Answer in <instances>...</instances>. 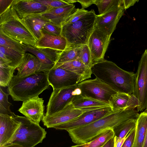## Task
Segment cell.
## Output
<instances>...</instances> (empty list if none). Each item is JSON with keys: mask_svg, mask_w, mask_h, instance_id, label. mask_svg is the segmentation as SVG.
Returning a JSON list of instances; mask_svg holds the SVG:
<instances>
[{"mask_svg": "<svg viewBox=\"0 0 147 147\" xmlns=\"http://www.w3.org/2000/svg\"><path fill=\"white\" fill-rule=\"evenodd\" d=\"M138 112L135 109L115 111L89 124L67 131L74 143H86L108 129H113L129 119H137Z\"/></svg>", "mask_w": 147, "mask_h": 147, "instance_id": "obj_1", "label": "cell"}, {"mask_svg": "<svg viewBox=\"0 0 147 147\" xmlns=\"http://www.w3.org/2000/svg\"><path fill=\"white\" fill-rule=\"evenodd\" d=\"M92 74L117 92H133L136 74L125 71L112 61L105 59L94 64Z\"/></svg>", "mask_w": 147, "mask_h": 147, "instance_id": "obj_2", "label": "cell"}, {"mask_svg": "<svg viewBox=\"0 0 147 147\" xmlns=\"http://www.w3.org/2000/svg\"><path fill=\"white\" fill-rule=\"evenodd\" d=\"M47 71L36 73L22 78L13 77L7 86L8 94L14 101H18L38 96L49 88Z\"/></svg>", "mask_w": 147, "mask_h": 147, "instance_id": "obj_3", "label": "cell"}, {"mask_svg": "<svg viewBox=\"0 0 147 147\" xmlns=\"http://www.w3.org/2000/svg\"><path fill=\"white\" fill-rule=\"evenodd\" d=\"M96 16L94 10L92 9L73 24L62 26V35L66 39L67 45H87L94 28Z\"/></svg>", "mask_w": 147, "mask_h": 147, "instance_id": "obj_4", "label": "cell"}, {"mask_svg": "<svg viewBox=\"0 0 147 147\" xmlns=\"http://www.w3.org/2000/svg\"><path fill=\"white\" fill-rule=\"evenodd\" d=\"M0 30L26 45L36 47L37 40L22 22L11 5L0 15Z\"/></svg>", "mask_w": 147, "mask_h": 147, "instance_id": "obj_5", "label": "cell"}, {"mask_svg": "<svg viewBox=\"0 0 147 147\" xmlns=\"http://www.w3.org/2000/svg\"><path fill=\"white\" fill-rule=\"evenodd\" d=\"M13 116L20 122L21 124L8 144H16L23 147H34L42 142L47 134L45 129L25 117L17 115L15 114Z\"/></svg>", "mask_w": 147, "mask_h": 147, "instance_id": "obj_6", "label": "cell"}, {"mask_svg": "<svg viewBox=\"0 0 147 147\" xmlns=\"http://www.w3.org/2000/svg\"><path fill=\"white\" fill-rule=\"evenodd\" d=\"M80 89L82 94L109 105L111 96L117 92L98 78L86 80L77 85Z\"/></svg>", "mask_w": 147, "mask_h": 147, "instance_id": "obj_7", "label": "cell"}, {"mask_svg": "<svg viewBox=\"0 0 147 147\" xmlns=\"http://www.w3.org/2000/svg\"><path fill=\"white\" fill-rule=\"evenodd\" d=\"M136 82L132 94L138 100V112L147 108V49L139 62Z\"/></svg>", "mask_w": 147, "mask_h": 147, "instance_id": "obj_8", "label": "cell"}, {"mask_svg": "<svg viewBox=\"0 0 147 147\" xmlns=\"http://www.w3.org/2000/svg\"><path fill=\"white\" fill-rule=\"evenodd\" d=\"M102 107L76 109L71 101L62 110L49 115H45L42 121L47 128L55 129L58 126L78 117L86 112Z\"/></svg>", "mask_w": 147, "mask_h": 147, "instance_id": "obj_9", "label": "cell"}, {"mask_svg": "<svg viewBox=\"0 0 147 147\" xmlns=\"http://www.w3.org/2000/svg\"><path fill=\"white\" fill-rule=\"evenodd\" d=\"M47 73L48 81L53 90L77 85L82 82L80 75L60 67H53Z\"/></svg>", "mask_w": 147, "mask_h": 147, "instance_id": "obj_10", "label": "cell"}, {"mask_svg": "<svg viewBox=\"0 0 147 147\" xmlns=\"http://www.w3.org/2000/svg\"><path fill=\"white\" fill-rule=\"evenodd\" d=\"M110 38L94 28L87 44L90 53L92 67L95 64L105 60Z\"/></svg>", "mask_w": 147, "mask_h": 147, "instance_id": "obj_11", "label": "cell"}, {"mask_svg": "<svg viewBox=\"0 0 147 147\" xmlns=\"http://www.w3.org/2000/svg\"><path fill=\"white\" fill-rule=\"evenodd\" d=\"M125 10L122 5L103 14L97 15L94 28L111 37Z\"/></svg>", "mask_w": 147, "mask_h": 147, "instance_id": "obj_12", "label": "cell"}, {"mask_svg": "<svg viewBox=\"0 0 147 147\" xmlns=\"http://www.w3.org/2000/svg\"><path fill=\"white\" fill-rule=\"evenodd\" d=\"M114 111L109 106L84 113L76 118L63 124L56 129L67 130L91 123Z\"/></svg>", "mask_w": 147, "mask_h": 147, "instance_id": "obj_13", "label": "cell"}, {"mask_svg": "<svg viewBox=\"0 0 147 147\" xmlns=\"http://www.w3.org/2000/svg\"><path fill=\"white\" fill-rule=\"evenodd\" d=\"M77 85L53 90L47 106L45 115H51L61 110L70 102L74 96L72 92L77 87Z\"/></svg>", "mask_w": 147, "mask_h": 147, "instance_id": "obj_14", "label": "cell"}, {"mask_svg": "<svg viewBox=\"0 0 147 147\" xmlns=\"http://www.w3.org/2000/svg\"><path fill=\"white\" fill-rule=\"evenodd\" d=\"M44 100L38 96L23 101L18 111L32 121L39 125L45 115Z\"/></svg>", "mask_w": 147, "mask_h": 147, "instance_id": "obj_15", "label": "cell"}, {"mask_svg": "<svg viewBox=\"0 0 147 147\" xmlns=\"http://www.w3.org/2000/svg\"><path fill=\"white\" fill-rule=\"evenodd\" d=\"M14 114H0V147L9 143L20 126V122L14 117Z\"/></svg>", "mask_w": 147, "mask_h": 147, "instance_id": "obj_16", "label": "cell"}, {"mask_svg": "<svg viewBox=\"0 0 147 147\" xmlns=\"http://www.w3.org/2000/svg\"><path fill=\"white\" fill-rule=\"evenodd\" d=\"M16 69L17 74L13 76L16 78H22L36 73L49 70L36 56L28 53H25L22 63Z\"/></svg>", "mask_w": 147, "mask_h": 147, "instance_id": "obj_17", "label": "cell"}, {"mask_svg": "<svg viewBox=\"0 0 147 147\" xmlns=\"http://www.w3.org/2000/svg\"><path fill=\"white\" fill-rule=\"evenodd\" d=\"M11 6L21 19L28 15L42 13L49 9L35 0H13Z\"/></svg>", "mask_w": 147, "mask_h": 147, "instance_id": "obj_18", "label": "cell"}, {"mask_svg": "<svg viewBox=\"0 0 147 147\" xmlns=\"http://www.w3.org/2000/svg\"><path fill=\"white\" fill-rule=\"evenodd\" d=\"M26 51L31 53L36 56L43 65L50 70L57 63L62 51L26 45Z\"/></svg>", "mask_w": 147, "mask_h": 147, "instance_id": "obj_19", "label": "cell"}, {"mask_svg": "<svg viewBox=\"0 0 147 147\" xmlns=\"http://www.w3.org/2000/svg\"><path fill=\"white\" fill-rule=\"evenodd\" d=\"M109 104L114 111L135 109L138 106V100L132 94L118 92L111 96Z\"/></svg>", "mask_w": 147, "mask_h": 147, "instance_id": "obj_20", "label": "cell"}, {"mask_svg": "<svg viewBox=\"0 0 147 147\" xmlns=\"http://www.w3.org/2000/svg\"><path fill=\"white\" fill-rule=\"evenodd\" d=\"M76 9L75 5L69 4L65 6L50 9L40 14L50 22L62 26Z\"/></svg>", "mask_w": 147, "mask_h": 147, "instance_id": "obj_21", "label": "cell"}, {"mask_svg": "<svg viewBox=\"0 0 147 147\" xmlns=\"http://www.w3.org/2000/svg\"><path fill=\"white\" fill-rule=\"evenodd\" d=\"M21 19L37 42L42 35V28L46 23L50 22L42 16L40 13L31 14Z\"/></svg>", "mask_w": 147, "mask_h": 147, "instance_id": "obj_22", "label": "cell"}, {"mask_svg": "<svg viewBox=\"0 0 147 147\" xmlns=\"http://www.w3.org/2000/svg\"><path fill=\"white\" fill-rule=\"evenodd\" d=\"M67 44L66 39L62 35L54 36L43 33L42 36L37 42L35 47L48 48L62 51L65 49Z\"/></svg>", "mask_w": 147, "mask_h": 147, "instance_id": "obj_23", "label": "cell"}, {"mask_svg": "<svg viewBox=\"0 0 147 147\" xmlns=\"http://www.w3.org/2000/svg\"><path fill=\"white\" fill-rule=\"evenodd\" d=\"M135 129L134 139L131 147H143L147 131V108L139 114Z\"/></svg>", "mask_w": 147, "mask_h": 147, "instance_id": "obj_24", "label": "cell"}, {"mask_svg": "<svg viewBox=\"0 0 147 147\" xmlns=\"http://www.w3.org/2000/svg\"><path fill=\"white\" fill-rule=\"evenodd\" d=\"M24 56L15 51L0 46V61L15 69L22 63Z\"/></svg>", "mask_w": 147, "mask_h": 147, "instance_id": "obj_25", "label": "cell"}, {"mask_svg": "<svg viewBox=\"0 0 147 147\" xmlns=\"http://www.w3.org/2000/svg\"><path fill=\"white\" fill-rule=\"evenodd\" d=\"M58 67L80 75L81 78L82 82L91 78L92 74V71L88 69L79 59L62 63L57 67Z\"/></svg>", "mask_w": 147, "mask_h": 147, "instance_id": "obj_26", "label": "cell"}, {"mask_svg": "<svg viewBox=\"0 0 147 147\" xmlns=\"http://www.w3.org/2000/svg\"><path fill=\"white\" fill-rule=\"evenodd\" d=\"M71 102L76 109L104 107L110 106L109 104L104 102L82 94L74 96L71 100Z\"/></svg>", "mask_w": 147, "mask_h": 147, "instance_id": "obj_27", "label": "cell"}, {"mask_svg": "<svg viewBox=\"0 0 147 147\" xmlns=\"http://www.w3.org/2000/svg\"><path fill=\"white\" fill-rule=\"evenodd\" d=\"M82 46V45H67L65 49L62 51L53 67H57L62 63L79 59Z\"/></svg>", "mask_w": 147, "mask_h": 147, "instance_id": "obj_28", "label": "cell"}, {"mask_svg": "<svg viewBox=\"0 0 147 147\" xmlns=\"http://www.w3.org/2000/svg\"><path fill=\"white\" fill-rule=\"evenodd\" d=\"M0 46H3L24 55L26 45L22 42L11 38L0 30Z\"/></svg>", "mask_w": 147, "mask_h": 147, "instance_id": "obj_29", "label": "cell"}, {"mask_svg": "<svg viewBox=\"0 0 147 147\" xmlns=\"http://www.w3.org/2000/svg\"><path fill=\"white\" fill-rule=\"evenodd\" d=\"M115 136L113 129H109L90 142L81 145L85 147H101Z\"/></svg>", "mask_w": 147, "mask_h": 147, "instance_id": "obj_30", "label": "cell"}, {"mask_svg": "<svg viewBox=\"0 0 147 147\" xmlns=\"http://www.w3.org/2000/svg\"><path fill=\"white\" fill-rule=\"evenodd\" d=\"M137 119H129L114 128L115 136L122 139L127 136L130 131L136 127Z\"/></svg>", "mask_w": 147, "mask_h": 147, "instance_id": "obj_31", "label": "cell"}, {"mask_svg": "<svg viewBox=\"0 0 147 147\" xmlns=\"http://www.w3.org/2000/svg\"><path fill=\"white\" fill-rule=\"evenodd\" d=\"M15 69L0 61V86L7 87L13 76Z\"/></svg>", "mask_w": 147, "mask_h": 147, "instance_id": "obj_32", "label": "cell"}, {"mask_svg": "<svg viewBox=\"0 0 147 147\" xmlns=\"http://www.w3.org/2000/svg\"><path fill=\"white\" fill-rule=\"evenodd\" d=\"M94 4L97 7L100 15L122 5V0H95Z\"/></svg>", "mask_w": 147, "mask_h": 147, "instance_id": "obj_33", "label": "cell"}, {"mask_svg": "<svg viewBox=\"0 0 147 147\" xmlns=\"http://www.w3.org/2000/svg\"><path fill=\"white\" fill-rule=\"evenodd\" d=\"M9 94L5 92L0 86V114L12 115L14 113L12 112L10 107L12 104L8 100Z\"/></svg>", "mask_w": 147, "mask_h": 147, "instance_id": "obj_34", "label": "cell"}, {"mask_svg": "<svg viewBox=\"0 0 147 147\" xmlns=\"http://www.w3.org/2000/svg\"><path fill=\"white\" fill-rule=\"evenodd\" d=\"M62 26L49 22L46 23L42 29V32L54 36L62 35Z\"/></svg>", "mask_w": 147, "mask_h": 147, "instance_id": "obj_35", "label": "cell"}, {"mask_svg": "<svg viewBox=\"0 0 147 147\" xmlns=\"http://www.w3.org/2000/svg\"><path fill=\"white\" fill-rule=\"evenodd\" d=\"M80 59L89 70L92 71V65L90 51L87 45H82Z\"/></svg>", "mask_w": 147, "mask_h": 147, "instance_id": "obj_36", "label": "cell"}, {"mask_svg": "<svg viewBox=\"0 0 147 147\" xmlns=\"http://www.w3.org/2000/svg\"><path fill=\"white\" fill-rule=\"evenodd\" d=\"M88 11L82 9L77 8L63 24L64 25L73 24L80 19L88 13Z\"/></svg>", "mask_w": 147, "mask_h": 147, "instance_id": "obj_37", "label": "cell"}, {"mask_svg": "<svg viewBox=\"0 0 147 147\" xmlns=\"http://www.w3.org/2000/svg\"><path fill=\"white\" fill-rule=\"evenodd\" d=\"M47 6L49 9L61 7L69 4L64 0H35Z\"/></svg>", "mask_w": 147, "mask_h": 147, "instance_id": "obj_38", "label": "cell"}, {"mask_svg": "<svg viewBox=\"0 0 147 147\" xmlns=\"http://www.w3.org/2000/svg\"><path fill=\"white\" fill-rule=\"evenodd\" d=\"M135 127L133 128L127 135L126 139L121 147H131L134 142Z\"/></svg>", "mask_w": 147, "mask_h": 147, "instance_id": "obj_39", "label": "cell"}, {"mask_svg": "<svg viewBox=\"0 0 147 147\" xmlns=\"http://www.w3.org/2000/svg\"><path fill=\"white\" fill-rule=\"evenodd\" d=\"M13 0H0V15L11 6Z\"/></svg>", "mask_w": 147, "mask_h": 147, "instance_id": "obj_40", "label": "cell"}, {"mask_svg": "<svg viewBox=\"0 0 147 147\" xmlns=\"http://www.w3.org/2000/svg\"><path fill=\"white\" fill-rule=\"evenodd\" d=\"M138 0H122V5L125 10L134 5Z\"/></svg>", "mask_w": 147, "mask_h": 147, "instance_id": "obj_41", "label": "cell"}, {"mask_svg": "<svg viewBox=\"0 0 147 147\" xmlns=\"http://www.w3.org/2000/svg\"><path fill=\"white\" fill-rule=\"evenodd\" d=\"M95 0H78L77 2L79 3L82 6V9L87 8L91 5L94 4Z\"/></svg>", "mask_w": 147, "mask_h": 147, "instance_id": "obj_42", "label": "cell"}, {"mask_svg": "<svg viewBox=\"0 0 147 147\" xmlns=\"http://www.w3.org/2000/svg\"><path fill=\"white\" fill-rule=\"evenodd\" d=\"M127 136L122 139L114 136V147H121L125 142Z\"/></svg>", "mask_w": 147, "mask_h": 147, "instance_id": "obj_43", "label": "cell"}, {"mask_svg": "<svg viewBox=\"0 0 147 147\" xmlns=\"http://www.w3.org/2000/svg\"><path fill=\"white\" fill-rule=\"evenodd\" d=\"M114 137L111 139L105 144L101 147H114Z\"/></svg>", "mask_w": 147, "mask_h": 147, "instance_id": "obj_44", "label": "cell"}, {"mask_svg": "<svg viewBox=\"0 0 147 147\" xmlns=\"http://www.w3.org/2000/svg\"><path fill=\"white\" fill-rule=\"evenodd\" d=\"M82 91L80 89L77 87L72 91V94L74 96L79 95L82 94Z\"/></svg>", "mask_w": 147, "mask_h": 147, "instance_id": "obj_45", "label": "cell"}, {"mask_svg": "<svg viewBox=\"0 0 147 147\" xmlns=\"http://www.w3.org/2000/svg\"><path fill=\"white\" fill-rule=\"evenodd\" d=\"M1 147H23L19 145L14 144H10L6 145Z\"/></svg>", "mask_w": 147, "mask_h": 147, "instance_id": "obj_46", "label": "cell"}, {"mask_svg": "<svg viewBox=\"0 0 147 147\" xmlns=\"http://www.w3.org/2000/svg\"><path fill=\"white\" fill-rule=\"evenodd\" d=\"M64 1L69 4H73L74 3L78 2L77 0H64Z\"/></svg>", "mask_w": 147, "mask_h": 147, "instance_id": "obj_47", "label": "cell"}, {"mask_svg": "<svg viewBox=\"0 0 147 147\" xmlns=\"http://www.w3.org/2000/svg\"><path fill=\"white\" fill-rule=\"evenodd\" d=\"M143 147H147V131L145 137Z\"/></svg>", "mask_w": 147, "mask_h": 147, "instance_id": "obj_48", "label": "cell"}, {"mask_svg": "<svg viewBox=\"0 0 147 147\" xmlns=\"http://www.w3.org/2000/svg\"><path fill=\"white\" fill-rule=\"evenodd\" d=\"M71 147H85L82 146L81 144H79L75 146H74Z\"/></svg>", "mask_w": 147, "mask_h": 147, "instance_id": "obj_49", "label": "cell"}]
</instances>
